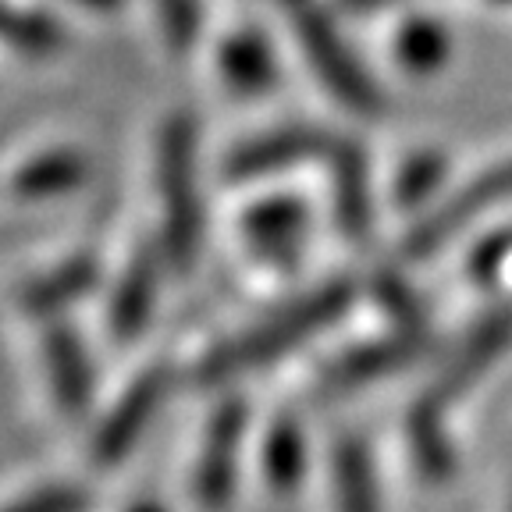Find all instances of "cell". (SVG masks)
<instances>
[{
  "label": "cell",
  "mask_w": 512,
  "mask_h": 512,
  "mask_svg": "<svg viewBox=\"0 0 512 512\" xmlns=\"http://www.w3.org/2000/svg\"><path fill=\"white\" fill-rule=\"evenodd\" d=\"M356 299V288L352 281L338 278L320 285L317 292H306V296L292 299L288 306L274 310L267 320L246 328L242 335L228 338L217 349H210L207 356L196 367V377L203 384H217L228 381L235 374H246L253 367H264V363H274L285 352L299 349L306 338L320 335L324 328H331L338 317L352 306Z\"/></svg>",
  "instance_id": "cell-1"
},
{
  "label": "cell",
  "mask_w": 512,
  "mask_h": 512,
  "mask_svg": "<svg viewBox=\"0 0 512 512\" xmlns=\"http://www.w3.org/2000/svg\"><path fill=\"white\" fill-rule=\"evenodd\" d=\"M157 189L164 214V256L189 271L203 235L200 185H196V125L189 114H171L157 143Z\"/></svg>",
  "instance_id": "cell-2"
},
{
  "label": "cell",
  "mask_w": 512,
  "mask_h": 512,
  "mask_svg": "<svg viewBox=\"0 0 512 512\" xmlns=\"http://www.w3.org/2000/svg\"><path fill=\"white\" fill-rule=\"evenodd\" d=\"M292 25H296V40L303 47L306 61L317 72V79L328 86V93L338 104H345L356 114H377L381 111V89L374 86L367 72L360 68V61L352 57V50L345 47V40L338 36V29L331 25V18L313 4V0H299L292 4Z\"/></svg>",
  "instance_id": "cell-3"
},
{
  "label": "cell",
  "mask_w": 512,
  "mask_h": 512,
  "mask_svg": "<svg viewBox=\"0 0 512 512\" xmlns=\"http://www.w3.org/2000/svg\"><path fill=\"white\" fill-rule=\"evenodd\" d=\"M505 200H512V157L495 164V168H488L484 175H477L473 182H466L452 200H445L438 210H431V214L406 235V246L402 249H406L409 260H424L434 249L445 246L452 235L463 232L470 221H477V217L488 214V210L502 207Z\"/></svg>",
  "instance_id": "cell-4"
},
{
  "label": "cell",
  "mask_w": 512,
  "mask_h": 512,
  "mask_svg": "<svg viewBox=\"0 0 512 512\" xmlns=\"http://www.w3.org/2000/svg\"><path fill=\"white\" fill-rule=\"evenodd\" d=\"M242 434H246V402L224 399L210 416L200 445V459H196V473H192V495H196V502L203 509L217 512L232 502Z\"/></svg>",
  "instance_id": "cell-5"
},
{
  "label": "cell",
  "mask_w": 512,
  "mask_h": 512,
  "mask_svg": "<svg viewBox=\"0 0 512 512\" xmlns=\"http://www.w3.org/2000/svg\"><path fill=\"white\" fill-rule=\"evenodd\" d=\"M335 139L328 132L310 125H285L271 128L264 136H253L239 143L228 160H224V178L235 185L256 182V178H271L281 171H292L313 157H331Z\"/></svg>",
  "instance_id": "cell-6"
},
{
  "label": "cell",
  "mask_w": 512,
  "mask_h": 512,
  "mask_svg": "<svg viewBox=\"0 0 512 512\" xmlns=\"http://www.w3.org/2000/svg\"><path fill=\"white\" fill-rule=\"evenodd\" d=\"M168 384L171 374L160 363H153V367H146L143 374L128 381V388L118 395V402L107 409V416L96 427V438H93L96 463L118 466L128 456V448L136 445L139 434L150 427L153 413L160 409V399L168 395Z\"/></svg>",
  "instance_id": "cell-7"
},
{
  "label": "cell",
  "mask_w": 512,
  "mask_h": 512,
  "mask_svg": "<svg viewBox=\"0 0 512 512\" xmlns=\"http://www.w3.org/2000/svg\"><path fill=\"white\" fill-rule=\"evenodd\" d=\"M509 342H512V306L491 310L488 317L466 335V342L459 345L456 356L445 363V370H441V377L431 384L427 399L441 409L459 402V395L470 392L473 384H477V377L509 349Z\"/></svg>",
  "instance_id": "cell-8"
},
{
  "label": "cell",
  "mask_w": 512,
  "mask_h": 512,
  "mask_svg": "<svg viewBox=\"0 0 512 512\" xmlns=\"http://www.w3.org/2000/svg\"><path fill=\"white\" fill-rule=\"evenodd\" d=\"M420 345H424V338L413 335V331H395L388 338L352 345V349H345L342 356H335L324 367L320 388L324 392H349V388H363V384L381 381V377L409 367L420 356Z\"/></svg>",
  "instance_id": "cell-9"
},
{
  "label": "cell",
  "mask_w": 512,
  "mask_h": 512,
  "mask_svg": "<svg viewBox=\"0 0 512 512\" xmlns=\"http://www.w3.org/2000/svg\"><path fill=\"white\" fill-rule=\"evenodd\" d=\"M306 221H310V210L299 196H267V200L253 203V207L242 214V239L249 242L260 260L267 264L288 267L296 264L299 242L306 235Z\"/></svg>",
  "instance_id": "cell-10"
},
{
  "label": "cell",
  "mask_w": 512,
  "mask_h": 512,
  "mask_svg": "<svg viewBox=\"0 0 512 512\" xmlns=\"http://www.w3.org/2000/svg\"><path fill=\"white\" fill-rule=\"evenodd\" d=\"M43 367L54 402L68 416H82L93 402V363L72 324H50L43 335Z\"/></svg>",
  "instance_id": "cell-11"
},
{
  "label": "cell",
  "mask_w": 512,
  "mask_h": 512,
  "mask_svg": "<svg viewBox=\"0 0 512 512\" xmlns=\"http://www.w3.org/2000/svg\"><path fill=\"white\" fill-rule=\"evenodd\" d=\"M331 200L335 221L349 239H367L374 228V196H370V164L360 143L342 139L331 150Z\"/></svg>",
  "instance_id": "cell-12"
},
{
  "label": "cell",
  "mask_w": 512,
  "mask_h": 512,
  "mask_svg": "<svg viewBox=\"0 0 512 512\" xmlns=\"http://www.w3.org/2000/svg\"><path fill=\"white\" fill-rule=\"evenodd\" d=\"M153 299H157V253L150 246H139L121 267L118 285L111 292V313H107V324L121 342L136 338L146 328Z\"/></svg>",
  "instance_id": "cell-13"
},
{
  "label": "cell",
  "mask_w": 512,
  "mask_h": 512,
  "mask_svg": "<svg viewBox=\"0 0 512 512\" xmlns=\"http://www.w3.org/2000/svg\"><path fill=\"white\" fill-rule=\"evenodd\" d=\"M96 281H100V267H96L93 256L89 253L68 256L64 264L50 267V271L25 281L18 303H22V310L32 313V317H54L64 306H72L75 299L93 292Z\"/></svg>",
  "instance_id": "cell-14"
},
{
  "label": "cell",
  "mask_w": 512,
  "mask_h": 512,
  "mask_svg": "<svg viewBox=\"0 0 512 512\" xmlns=\"http://www.w3.org/2000/svg\"><path fill=\"white\" fill-rule=\"evenodd\" d=\"M217 72L235 93H267L274 86V54L267 47L264 32L239 29L232 36H224L217 47Z\"/></svg>",
  "instance_id": "cell-15"
},
{
  "label": "cell",
  "mask_w": 512,
  "mask_h": 512,
  "mask_svg": "<svg viewBox=\"0 0 512 512\" xmlns=\"http://www.w3.org/2000/svg\"><path fill=\"white\" fill-rule=\"evenodd\" d=\"M331 480H335L338 512H381L374 463H370V452L360 438H342L335 445Z\"/></svg>",
  "instance_id": "cell-16"
},
{
  "label": "cell",
  "mask_w": 512,
  "mask_h": 512,
  "mask_svg": "<svg viewBox=\"0 0 512 512\" xmlns=\"http://www.w3.org/2000/svg\"><path fill=\"white\" fill-rule=\"evenodd\" d=\"M86 178V160L75 150H47L25 160L11 175V196L18 200H50L61 192H72Z\"/></svg>",
  "instance_id": "cell-17"
},
{
  "label": "cell",
  "mask_w": 512,
  "mask_h": 512,
  "mask_svg": "<svg viewBox=\"0 0 512 512\" xmlns=\"http://www.w3.org/2000/svg\"><path fill=\"white\" fill-rule=\"evenodd\" d=\"M445 409L434 406L431 399H420L409 409V448L420 466V473L431 480H445L456 470V456H452V441L445 434Z\"/></svg>",
  "instance_id": "cell-18"
},
{
  "label": "cell",
  "mask_w": 512,
  "mask_h": 512,
  "mask_svg": "<svg viewBox=\"0 0 512 512\" xmlns=\"http://www.w3.org/2000/svg\"><path fill=\"white\" fill-rule=\"evenodd\" d=\"M448 32L438 18H427V15H413L399 25L392 40L395 50V61L413 75H431L438 72L441 64L448 61Z\"/></svg>",
  "instance_id": "cell-19"
},
{
  "label": "cell",
  "mask_w": 512,
  "mask_h": 512,
  "mask_svg": "<svg viewBox=\"0 0 512 512\" xmlns=\"http://www.w3.org/2000/svg\"><path fill=\"white\" fill-rule=\"evenodd\" d=\"M306 470V445L303 431L292 416H278L264 438V477L271 484V491L288 495L296 491V484L303 480Z\"/></svg>",
  "instance_id": "cell-20"
},
{
  "label": "cell",
  "mask_w": 512,
  "mask_h": 512,
  "mask_svg": "<svg viewBox=\"0 0 512 512\" xmlns=\"http://www.w3.org/2000/svg\"><path fill=\"white\" fill-rule=\"evenodd\" d=\"M4 36H8L11 47L29 57H47L54 50H61L64 43L61 22H54L40 8H11L8 22H4Z\"/></svg>",
  "instance_id": "cell-21"
},
{
  "label": "cell",
  "mask_w": 512,
  "mask_h": 512,
  "mask_svg": "<svg viewBox=\"0 0 512 512\" xmlns=\"http://www.w3.org/2000/svg\"><path fill=\"white\" fill-rule=\"evenodd\" d=\"M441 175H445V160L441 153L434 150H424V153H413V157L402 164L399 178H395V203L402 207H420V203L431 200V192L438 189Z\"/></svg>",
  "instance_id": "cell-22"
},
{
  "label": "cell",
  "mask_w": 512,
  "mask_h": 512,
  "mask_svg": "<svg viewBox=\"0 0 512 512\" xmlns=\"http://www.w3.org/2000/svg\"><path fill=\"white\" fill-rule=\"evenodd\" d=\"M157 15L164 36L175 50H189L200 29V4L196 0H157Z\"/></svg>",
  "instance_id": "cell-23"
},
{
  "label": "cell",
  "mask_w": 512,
  "mask_h": 512,
  "mask_svg": "<svg viewBox=\"0 0 512 512\" xmlns=\"http://www.w3.org/2000/svg\"><path fill=\"white\" fill-rule=\"evenodd\" d=\"M89 495L75 484H50V488L32 491V495L18 498L8 512H86Z\"/></svg>",
  "instance_id": "cell-24"
},
{
  "label": "cell",
  "mask_w": 512,
  "mask_h": 512,
  "mask_svg": "<svg viewBox=\"0 0 512 512\" xmlns=\"http://www.w3.org/2000/svg\"><path fill=\"white\" fill-rule=\"evenodd\" d=\"M509 256H512V228H509V232L491 235V239H484L477 249H473V256H470L473 278L484 281V278H491V274H498Z\"/></svg>",
  "instance_id": "cell-25"
},
{
  "label": "cell",
  "mask_w": 512,
  "mask_h": 512,
  "mask_svg": "<svg viewBox=\"0 0 512 512\" xmlns=\"http://www.w3.org/2000/svg\"><path fill=\"white\" fill-rule=\"evenodd\" d=\"M72 4H79V8H89V11H100V15H111V11H118L125 0H72Z\"/></svg>",
  "instance_id": "cell-26"
},
{
  "label": "cell",
  "mask_w": 512,
  "mask_h": 512,
  "mask_svg": "<svg viewBox=\"0 0 512 512\" xmlns=\"http://www.w3.org/2000/svg\"><path fill=\"white\" fill-rule=\"evenodd\" d=\"M128 512H164V509H160L157 502H136Z\"/></svg>",
  "instance_id": "cell-27"
},
{
  "label": "cell",
  "mask_w": 512,
  "mask_h": 512,
  "mask_svg": "<svg viewBox=\"0 0 512 512\" xmlns=\"http://www.w3.org/2000/svg\"><path fill=\"white\" fill-rule=\"evenodd\" d=\"M491 4H512V0H491Z\"/></svg>",
  "instance_id": "cell-28"
}]
</instances>
